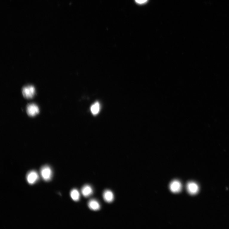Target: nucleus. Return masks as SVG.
<instances>
[{
  "label": "nucleus",
  "mask_w": 229,
  "mask_h": 229,
  "mask_svg": "<svg viewBox=\"0 0 229 229\" xmlns=\"http://www.w3.org/2000/svg\"><path fill=\"white\" fill-rule=\"evenodd\" d=\"M22 93L23 96L25 98L32 99L35 93V87L31 85L24 87L22 89Z\"/></svg>",
  "instance_id": "nucleus-2"
},
{
  "label": "nucleus",
  "mask_w": 229,
  "mask_h": 229,
  "mask_svg": "<svg viewBox=\"0 0 229 229\" xmlns=\"http://www.w3.org/2000/svg\"><path fill=\"white\" fill-rule=\"evenodd\" d=\"M41 176L46 182L50 181L52 176V172L51 168L48 165L43 166L41 170Z\"/></svg>",
  "instance_id": "nucleus-1"
},
{
  "label": "nucleus",
  "mask_w": 229,
  "mask_h": 229,
  "mask_svg": "<svg viewBox=\"0 0 229 229\" xmlns=\"http://www.w3.org/2000/svg\"><path fill=\"white\" fill-rule=\"evenodd\" d=\"M135 1L138 4H142L147 2L148 0H135Z\"/></svg>",
  "instance_id": "nucleus-12"
},
{
  "label": "nucleus",
  "mask_w": 229,
  "mask_h": 229,
  "mask_svg": "<svg viewBox=\"0 0 229 229\" xmlns=\"http://www.w3.org/2000/svg\"><path fill=\"white\" fill-rule=\"evenodd\" d=\"M100 105L98 102H96L93 104L90 108V110L92 114L94 115L98 114L100 110Z\"/></svg>",
  "instance_id": "nucleus-10"
},
{
  "label": "nucleus",
  "mask_w": 229,
  "mask_h": 229,
  "mask_svg": "<svg viewBox=\"0 0 229 229\" xmlns=\"http://www.w3.org/2000/svg\"><path fill=\"white\" fill-rule=\"evenodd\" d=\"M103 196L104 201L108 203L113 202L114 199V194L110 190H106L103 193Z\"/></svg>",
  "instance_id": "nucleus-7"
},
{
  "label": "nucleus",
  "mask_w": 229,
  "mask_h": 229,
  "mask_svg": "<svg viewBox=\"0 0 229 229\" xmlns=\"http://www.w3.org/2000/svg\"><path fill=\"white\" fill-rule=\"evenodd\" d=\"M70 195L73 200L75 202H77L79 200L80 198V194L77 189H73L71 191Z\"/></svg>",
  "instance_id": "nucleus-11"
},
{
  "label": "nucleus",
  "mask_w": 229,
  "mask_h": 229,
  "mask_svg": "<svg viewBox=\"0 0 229 229\" xmlns=\"http://www.w3.org/2000/svg\"><path fill=\"white\" fill-rule=\"evenodd\" d=\"M170 191L174 193H177L181 192L182 188V184L177 180L172 182L170 185Z\"/></svg>",
  "instance_id": "nucleus-5"
},
{
  "label": "nucleus",
  "mask_w": 229,
  "mask_h": 229,
  "mask_svg": "<svg viewBox=\"0 0 229 229\" xmlns=\"http://www.w3.org/2000/svg\"><path fill=\"white\" fill-rule=\"evenodd\" d=\"M88 205L89 208L93 211L99 210L100 208L99 203L94 199L90 200L88 202Z\"/></svg>",
  "instance_id": "nucleus-9"
},
{
  "label": "nucleus",
  "mask_w": 229,
  "mask_h": 229,
  "mask_svg": "<svg viewBox=\"0 0 229 229\" xmlns=\"http://www.w3.org/2000/svg\"><path fill=\"white\" fill-rule=\"evenodd\" d=\"M81 192L82 195L84 197H88L91 195L93 191L91 187L89 185H86L82 188Z\"/></svg>",
  "instance_id": "nucleus-8"
},
{
  "label": "nucleus",
  "mask_w": 229,
  "mask_h": 229,
  "mask_svg": "<svg viewBox=\"0 0 229 229\" xmlns=\"http://www.w3.org/2000/svg\"><path fill=\"white\" fill-rule=\"evenodd\" d=\"M187 187L188 193L192 195L196 194L198 193L199 190L198 185L193 182L188 183L187 185Z\"/></svg>",
  "instance_id": "nucleus-6"
},
{
  "label": "nucleus",
  "mask_w": 229,
  "mask_h": 229,
  "mask_svg": "<svg viewBox=\"0 0 229 229\" xmlns=\"http://www.w3.org/2000/svg\"><path fill=\"white\" fill-rule=\"evenodd\" d=\"M39 107L35 104H29L27 106V113L30 116H35L39 113Z\"/></svg>",
  "instance_id": "nucleus-3"
},
{
  "label": "nucleus",
  "mask_w": 229,
  "mask_h": 229,
  "mask_svg": "<svg viewBox=\"0 0 229 229\" xmlns=\"http://www.w3.org/2000/svg\"><path fill=\"white\" fill-rule=\"evenodd\" d=\"M39 179V175L35 170L29 172L27 175V180L29 184L33 185L36 183Z\"/></svg>",
  "instance_id": "nucleus-4"
}]
</instances>
